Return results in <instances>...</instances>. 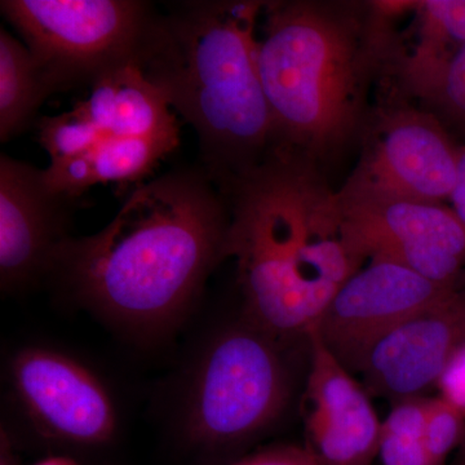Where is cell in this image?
I'll return each mask as SVG.
<instances>
[{
  "label": "cell",
  "mask_w": 465,
  "mask_h": 465,
  "mask_svg": "<svg viewBox=\"0 0 465 465\" xmlns=\"http://www.w3.org/2000/svg\"><path fill=\"white\" fill-rule=\"evenodd\" d=\"M264 0H189L154 12L136 65L200 139L201 168L220 192L274 150L258 66Z\"/></svg>",
  "instance_id": "277c9868"
},
{
  "label": "cell",
  "mask_w": 465,
  "mask_h": 465,
  "mask_svg": "<svg viewBox=\"0 0 465 465\" xmlns=\"http://www.w3.org/2000/svg\"><path fill=\"white\" fill-rule=\"evenodd\" d=\"M428 397L391 403L381 420L379 455L381 465H432L425 445Z\"/></svg>",
  "instance_id": "ac0fdd59"
},
{
  "label": "cell",
  "mask_w": 465,
  "mask_h": 465,
  "mask_svg": "<svg viewBox=\"0 0 465 465\" xmlns=\"http://www.w3.org/2000/svg\"><path fill=\"white\" fill-rule=\"evenodd\" d=\"M35 128L38 142L50 154L51 163L84 154L106 136L76 108L63 114L42 116Z\"/></svg>",
  "instance_id": "d6986e66"
},
{
  "label": "cell",
  "mask_w": 465,
  "mask_h": 465,
  "mask_svg": "<svg viewBox=\"0 0 465 465\" xmlns=\"http://www.w3.org/2000/svg\"><path fill=\"white\" fill-rule=\"evenodd\" d=\"M82 197L52 189L45 170L0 157V287L5 295L47 282Z\"/></svg>",
  "instance_id": "8fae6325"
},
{
  "label": "cell",
  "mask_w": 465,
  "mask_h": 465,
  "mask_svg": "<svg viewBox=\"0 0 465 465\" xmlns=\"http://www.w3.org/2000/svg\"><path fill=\"white\" fill-rule=\"evenodd\" d=\"M361 143L360 161L341 194L433 203L450 200L460 143L432 110L397 96L372 112Z\"/></svg>",
  "instance_id": "ba28073f"
},
{
  "label": "cell",
  "mask_w": 465,
  "mask_h": 465,
  "mask_svg": "<svg viewBox=\"0 0 465 465\" xmlns=\"http://www.w3.org/2000/svg\"><path fill=\"white\" fill-rule=\"evenodd\" d=\"M222 193L242 314L283 344L307 338L365 265L345 242L338 192L316 163L275 149Z\"/></svg>",
  "instance_id": "3957f363"
},
{
  "label": "cell",
  "mask_w": 465,
  "mask_h": 465,
  "mask_svg": "<svg viewBox=\"0 0 465 465\" xmlns=\"http://www.w3.org/2000/svg\"><path fill=\"white\" fill-rule=\"evenodd\" d=\"M406 35L396 36L387 75L397 96L425 104L465 47V0H421Z\"/></svg>",
  "instance_id": "5bb4252c"
},
{
  "label": "cell",
  "mask_w": 465,
  "mask_h": 465,
  "mask_svg": "<svg viewBox=\"0 0 465 465\" xmlns=\"http://www.w3.org/2000/svg\"><path fill=\"white\" fill-rule=\"evenodd\" d=\"M410 2L272 0L258 36V66L274 149L322 171L362 140L372 84L387 75L391 20Z\"/></svg>",
  "instance_id": "7a4b0ae2"
},
{
  "label": "cell",
  "mask_w": 465,
  "mask_h": 465,
  "mask_svg": "<svg viewBox=\"0 0 465 465\" xmlns=\"http://www.w3.org/2000/svg\"><path fill=\"white\" fill-rule=\"evenodd\" d=\"M35 465H76L74 461L66 458H52Z\"/></svg>",
  "instance_id": "484cf974"
},
{
  "label": "cell",
  "mask_w": 465,
  "mask_h": 465,
  "mask_svg": "<svg viewBox=\"0 0 465 465\" xmlns=\"http://www.w3.org/2000/svg\"><path fill=\"white\" fill-rule=\"evenodd\" d=\"M311 369L302 396L305 446L318 465H372L379 455L381 420L369 391L308 332Z\"/></svg>",
  "instance_id": "7c38bea8"
},
{
  "label": "cell",
  "mask_w": 465,
  "mask_h": 465,
  "mask_svg": "<svg viewBox=\"0 0 465 465\" xmlns=\"http://www.w3.org/2000/svg\"><path fill=\"white\" fill-rule=\"evenodd\" d=\"M282 348L243 314L201 342L177 410L186 448L202 459L224 457L280 420L291 399Z\"/></svg>",
  "instance_id": "5b68a950"
},
{
  "label": "cell",
  "mask_w": 465,
  "mask_h": 465,
  "mask_svg": "<svg viewBox=\"0 0 465 465\" xmlns=\"http://www.w3.org/2000/svg\"><path fill=\"white\" fill-rule=\"evenodd\" d=\"M442 119L457 128L465 140V47L455 57L432 97L424 104Z\"/></svg>",
  "instance_id": "44dd1931"
},
{
  "label": "cell",
  "mask_w": 465,
  "mask_h": 465,
  "mask_svg": "<svg viewBox=\"0 0 465 465\" xmlns=\"http://www.w3.org/2000/svg\"><path fill=\"white\" fill-rule=\"evenodd\" d=\"M54 91L136 64L154 8L139 0H3Z\"/></svg>",
  "instance_id": "8992f818"
},
{
  "label": "cell",
  "mask_w": 465,
  "mask_h": 465,
  "mask_svg": "<svg viewBox=\"0 0 465 465\" xmlns=\"http://www.w3.org/2000/svg\"><path fill=\"white\" fill-rule=\"evenodd\" d=\"M342 232L361 262L387 260L446 286L465 274V225L446 203L338 192Z\"/></svg>",
  "instance_id": "9c48e42d"
},
{
  "label": "cell",
  "mask_w": 465,
  "mask_h": 465,
  "mask_svg": "<svg viewBox=\"0 0 465 465\" xmlns=\"http://www.w3.org/2000/svg\"><path fill=\"white\" fill-rule=\"evenodd\" d=\"M0 465H18L15 454V443L8 428L2 425L0 432Z\"/></svg>",
  "instance_id": "d4e9b609"
},
{
  "label": "cell",
  "mask_w": 465,
  "mask_h": 465,
  "mask_svg": "<svg viewBox=\"0 0 465 465\" xmlns=\"http://www.w3.org/2000/svg\"><path fill=\"white\" fill-rule=\"evenodd\" d=\"M228 202L201 167L137 186L113 222L58 250L47 282L137 342L173 331L229 258Z\"/></svg>",
  "instance_id": "6da1fadb"
},
{
  "label": "cell",
  "mask_w": 465,
  "mask_h": 465,
  "mask_svg": "<svg viewBox=\"0 0 465 465\" xmlns=\"http://www.w3.org/2000/svg\"><path fill=\"white\" fill-rule=\"evenodd\" d=\"M449 202L450 207L465 225V140L459 146L457 182Z\"/></svg>",
  "instance_id": "cb8c5ba5"
},
{
  "label": "cell",
  "mask_w": 465,
  "mask_h": 465,
  "mask_svg": "<svg viewBox=\"0 0 465 465\" xmlns=\"http://www.w3.org/2000/svg\"><path fill=\"white\" fill-rule=\"evenodd\" d=\"M228 465H318L307 446H269Z\"/></svg>",
  "instance_id": "7402d4cb"
},
{
  "label": "cell",
  "mask_w": 465,
  "mask_h": 465,
  "mask_svg": "<svg viewBox=\"0 0 465 465\" xmlns=\"http://www.w3.org/2000/svg\"><path fill=\"white\" fill-rule=\"evenodd\" d=\"M454 465H465V437L463 443H461L460 448L458 450L457 459H455Z\"/></svg>",
  "instance_id": "4316f807"
},
{
  "label": "cell",
  "mask_w": 465,
  "mask_h": 465,
  "mask_svg": "<svg viewBox=\"0 0 465 465\" xmlns=\"http://www.w3.org/2000/svg\"><path fill=\"white\" fill-rule=\"evenodd\" d=\"M74 108L110 136L180 134L177 115L136 64L101 76Z\"/></svg>",
  "instance_id": "9a60e30c"
},
{
  "label": "cell",
  "mask_w": 465,
  "mask_h": 465,
  "mask_svg": "<svg viewBox=\"0 0 465 465\" xmlns=\"http://www.w3.org/2000/svg\"><path fill=\"white\" fill-rule=\"evenodd\" d=\"M457 286L387 260H369L342 284L314 327L332 356L351 374L360 372L376 342Z\"/></svg>",
  "instance_id": "30bf717a"
},
{
  "label": "cell",
  "mask_w": 465,
  "mask_h": 465,
  "mask_svg": "<svg viewBox=\"0 0 465 465\" xmlns=\"http://www.w3.org/2000/svg\"><path fill=\"white\" fill-rule=\"evenodd\" d=\"M465 437V414L442 397L428 401L425 445L432 465H445Z\"/></svg>",
  "instance_id": "ffe728a7"
},
{
  "label": "cell",
  "mask_w": 465,
  "mask_h": 465,
  "mask_svg": "<svg viewBox=\"0 0 465 465\" xmlns=\"http://www.w3.org/2000/svg\"><path fill=\"white\" fill-rule=\"evenodd\" d=\"M50 82L25 45L0 29V140L35 125L36 113L54 94Z\"/></svg>",
  "instance_id": "e0dca14e"
},
{
  "label": "cell",
  "mask_w": 465,
  "mask_h": 465,
  "mask_svg": "<svg viewBox=\"0 0 465 465\" xmlns=\"http://www.w3.org/2000/svg\"><path fill=\"white\" fill-rule=\"evenodd\" d=\"M439 396L465 414V342L455 351L436 384Z\"/></svg>",
  "instance_id": "603a6c76"
},
{
  "label": "cell",
  "mask_w": 465,
  "mask_h": 465,
  "mask_svg": "<svg viewBox=\"0 0 465 465\" xmlns=\"http://www.w3.org/2000/svg\"><path fill=\"white\" fill-rule=\"evenodd\" d=\"M465 342V274L436 304L391 330L361 366L363 387L391 403L424 397L436 388L455 351Z\"/></svg>",
  "instance_id": "4fadbf2b"
},
{
  "label": "cell",
  "mask_w": 465,
  "mask_h": 465,
  "mask_svg": "<svg viewBox=\"0 0 465 465\" xmlns=\"http://www.w3.org/2000/svg\"><path fill=\"white\" fill-rule=\"evenodd\" d=\"M180 134L155 136H110L106 134L91 150L78 157L51 163L45 182L52 189L72 197H84L97 183L127 186L142 182L162 159L179 145Z\"/></svg>",
  "instance_id": "2e32d148"
},
{
  "label": "cell",
  "mask_w": 465,
  "mask_h": 465,
  "mask_svg": "<svg viewBox=\"0 0 465 465\" xmlns=\"http://www.w3.org/2000/svg\"><path fill=\"white\" fill-rule=\"evenodd\" d=\"M9 396L18 414L54 448L90 452L108 449L121 415L108 382L84 361L50 345H25L8 358Z\"/></svg>",
  "instance_id": "52a82bcc"
}]
</instances>
